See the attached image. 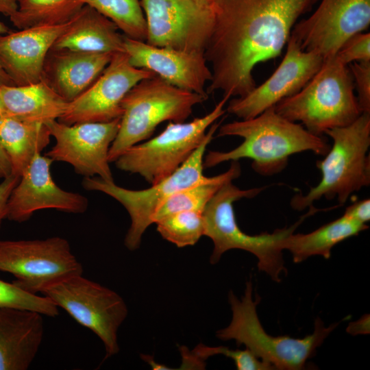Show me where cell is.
Segmentation results:
<instances>
[{
    "label": "cell",
    "mask_w": 370,
    "mask_h": 370,
    "mask_svg": "<svg viewBox=\"0 0 370 370\" xmlns=\"http://www.w3.org/2000/svg\"><path fill=\"white\" fill-rule=\"evenodd\" d=\"M81 1L112 21L125 36L146 41V21L139 0Z\"/></svg>",
    "instance_id": "obj_28"
},
{
    "label": "cell",
    "mask_w": 370,
    "mask_h": 370,
    "mask_svg": "<svg viewBox=\"0 0 370 370\" xmlns=\"http://www.w3.org/2000/svg\"><path fill=\"white\" fill-rule=\"evenodd\" d=\"M207 99L157 75L142 79L121 101L123 114L109 150V162H114L128 148L148 139L161 123L184 122L193 107Z\"/></svg>",
    "instance_id": "obj_7"
},
{
    "label": "cell",
    "mask_w": 370,
    "mask_h": 370,
    "mask_svg": "<svg viewBox=\"0 0 370 370\" xmlns=\"http://www.w3.org/2000/svg\"><path fill=\"white\" fill-rule=\"evenodd\" d=\"M0 97L5 116L29 123L58 120L69 103L42 79L24 86L0 85Z\"/></svg>",
    "instance_id": "obj_23"
},
{
    "label": "cell",
    "mask_w": 370,
    "mask_h": 370,
    "mask_svg": "<svg viewBox=\"0 0 370 370\" xmlns=\"http://www.w3.org/2000/svg\"><path fill=\"white\" fill-rule=\"evenodd\" d=\"M71 21L0 35V64L14 85L31 84L42 79L47 55Z\"/></svg>",
    "instance_id": "obj_19"
},
{
    "label": "cell",
    "mask_w": 370,
    "mask_h": 370,
    "mask_svg": "<svg viewBox=\"0 0 370 370\" xmlns=\"http://www.w3.org/2000/svg\"><path fill=\"white\" fill-rule=\"evenodd\" d=\"M267 186L242 190L232 182L225 184L205 208L204 236L213 242L214 249L210 263H217L227 250L238 249L253 254L258 260V267L275 282H280L282 272L286 273L282 257V242L308 217L322 210L309 207L308 212L289 227L277 229L272 233L264 232L249 235L238 227L233 208V203L243 198H251Z\"/></svg>",
    "instance_id": "obj_3"
},
{
    "label": "cell",
    "mask_w": 370,
    "mask_h": 370,
    "mask_svg": "<svg viewBox=\"0 0 370 370\" xmlns=\"http://www.w3.org/2000/svg\"><path fill=\"white\" fill-rule=\"evenodd\" d=\"M343 215L358 223L367 224L370 220V199L354 202L345 209Z\"/></svg>",
    "instance_id": "obj_35"
},
{
    "label": "cell",
    "mask_w": 370,
    "mask_h": 370,
    "mask_svg": "<svg viewBox=\"0 0 370 370\" xmlns=\"http://www.w3.org/2000/svg\"><path fill=\"white\" fill-rule=\"evenodd\" d=\"M369 314H365L359 320L349 324L347 332L352 335L369 334Z\"/></svg>",
    "instance_id": "obj_36"
},
{
    "label": "cell",
    "mask_w": 370,
    "mask_h": 370,
    "mask_svg": "<svg viewBox=\"0 0 370 370\" xmlns=\"http://www.w3.org/2000/svg\"><path fill=\"white\" fill-rule=\"evenodd\" d=\"M325 134L333 145L325 158L317 162L321 179L306 195L297 194L291 199L295 210H303L322 197H336L343 204L353 193L370 184V112H362L350 125Z\"/></svg>",
    "instance_id": "obj_5"
},
{
    "label": "cell",
    "mask_w": 370,
    "mask_h": 370,
    "mask_svg": "<svg viewBox=\"0 0 370 370\" xmlns=\"http://www.w3.org/2000/svg\"><path fill=\"white\" fill-rule=\"evenodd\" d=\"M193 358L198 362L203 361L210 356L223 354L232 359L238 370H271L273 367L258 358L249 349H231L225 347H208L198 345L190 352Z\"/></svg>",
    "instance_id": "obj_31"
},
{
    "label": "cell",
    "mask_w": 370,
    "mask_h": 370,
    "mask_svg": "<svg viewBox=\"0 0 370 370\" xmlns=\"http://www.w3.org/2000/svg\"><path fill=\"white\" fill-rule=\"evenodd\" d=\"M10 32L9 28L0 22V35ZM0 85H14L10 77L5 73L0 64Z\"/></svg>",
    "instance_id": "obj_39"
},
{
    "label": "cell",
    "mask_w": 370,
    "mask_h": 370,
    "mask_svg": "<svg viewBox=\"0 0 370 370\" xmlns=\"http://www.w3.org/2000/svg\"><path fill=\"white\" fill-rule=\"evenodd\" d=\"M319 1L214 0V25L204 50L212 71L207 93L250 92L254 67L281 54L297 20Z\"/></svg>",
    "instance_id": "obj_1"
},
{
    "label": "cell",
    "mask_w": 370,
    "mask_h": 370,
    "mask_svg": "<svg viewBox=\"0 0 370 370\" xmlns=\"http://www.w3.org/2000/svg\"><path fill=\"white\" fill-rule=\"evenodd\" d=\"M12 174V167L9 158L0 144V180H3Z\"/></svg>",
    "instance_id": "obj_37"
},
{
    "label": "cell",
    "mask_w": 370,
    "mask_h": 370,
    "mask_svg": "<svg viewBox=\"0 0 370 370\" xmlns=\"http://www.w3.org/2000/svg\"><path fill=\"white\" fill-rule=\"evenodd\" d=\"M152 72L132 66L125 52H118L97 79L80 95L69 102L58 120L73 125L109 122L121 118V101L138 82L154 77Z\"/></svg>",
    "instance_id": "obj_14"
},
{
    "label": "cell",
    "mask_w": 370,
    "mask_h": 370,
    "mask_svg": "<svg viewBox=\"0 0 370 370\" xmlns=\"http://www.w3.org/2000/svg\"><path fill=\"white\" fill-rule=\"evenodd\" d=\"M17 6L18 0H0V13L10 18L16 11Z\"/></svg>",
    "instance_id": "obj_38"
},
{
    "label": "cell",
    "mask_w": 370,
    "mask_h": 370,
    "mask_svg": "<svg viewBox=\"0 0 370 370\" xmlns=\"http://www.w3.org/2000/svg\"><path fill=\"white\" fill-rule=\"evenodd\" d=\"M53 161L46 156L36 154L12 190L7 206L6 219L18 223L29 219L43 209L82 214L86 211V197L66 191L53 181L50 167Z\"/></svg>",
    "instance_id": "obj_17"
},
{
    "label": "cell",
    "mask_w": 370,
    "mask_h": 370,
    "mask_svg": "<svg viewBox=\"0 0 370 370\" xmlns=\"http://www.w3.org/2000/svg\"><path fill=\"white\" fill-rule=\"evenodd\" d=\"M84 5L81 0H18L16 11L10 20L18 29L62 25Z\"/></svg>",
    "instance_id": "obj_27"
},
{
    "label": "cell",
    "mask_w": 370,
    "mask_h": 370,
    "mask_svg": "<svg viewBox=\"0 0 370 370\" xmlns=\"http://www.w3.org/2000/svg\"><path fill=\"white\" fill-rule=\"evenodd\" d=\"M117 26L92 8L84 5L73 18L51 50L92 53L124 52L123 38Z\"/></svg>",
    "instance_id": "obj_22"
},
{
    "label": "cell",
    "mask_w": 370,
    "mask_h": 370,
    "mask_svg": "<svg viewBox=\"0 0 370 370\" xmlns=\"http://www.w3.org/2000/svg\"><path fill=\"white\" fill-rule=\"evenodd\" d=\"M229 95L204 116L185 123L169 122L158 136L132 146L114 162L123 171L138 174L154 184L174 173L201 143L208 128L225 112Z\"/></svg>",
    "instance_id": "obj_8"
},
{
    "label": "cell",
    "mask_w": 370,
    "mask_h": 370,
    "mask_svg": "<svg viewBox=\"0 0 370 370\" xmlns=\"http://www.w3.org/2000/svg\"><path fill=\"white\" fill-rule=\"evenodd\" d=\"M44 336L42 314L0 306V370H27Z\"/></svg>",
    "instance_id": "obj_20"
},
{
    "label": "cell",
    "mask_w": 370,
    "mask_h": 370,
    "mask_svg": "<svg viewBox=\"0 0 370 370\" xmlns=\"http://www.w3.org/2000/svg\"><path fill=\"white\" fill-rule=\"evenodd\" d=\"M260 301L258 295L255 301L252 299L251 281L246 283L241 301L230 291L229 301L232 319L227 328L217 331V336L223 341L235 340L237 345L244 344L255 356L271 365L274 369H305L307 360L315 355L317 348L338 325L335 323L325 327L321 319L317 317L313 333L304 338L273 336L265 332L258 319L256 306Z\"/></svg>",
    "instance_id": "obj_6"
},
{
    "label": "cell",
    "mask_w": 370,
    "mask_h": 370,
    "mask_svg": "<svg viewBox=\"0 0 370 370\" xmlns=\"http://www.w3.org/2000/svg\"><path fill=\"white\" fill-rule=\"evenodd\" d=\"M348 67L357 90L359 107L362 112H370V61L354 62Z\"/></svg>",
    "instance_id": "obj_33"
},
{
    "label": "cell",
    "mask_w": 370,
    "mask_h": 370,
    "mask_svg": "<svg viewBox=\"0 0 370 370\" xmlns=\"http://www.w3.org/2000/svg\"><path fill=\"white\" fill-rule=\"evenodd\" d=\"M369 25L370 0H321L311 16L295 23L290 36L303 51L325 59Z\"/></svg>",
    "instance_id": "obj_15"
},
{
    "label": "cell",
    "mask_w": 370,
    "mask_h": 370,
    "mask_svg": "<svg viewBox=\"0 0 370 370\" xmlns=\"http://www.w3.org/2000/svg\"><path fill=\"white\" fill-rule=\"evenodd\" d=\"M123 40L124 52L132 66L148 70L171 85L208 98L205 86L212 79V71L204 52L156 47L125 35Z\"/></svg>",
    "instance_id": "obj_18"
},
{
    "label": "cell",
    "mask_w": 370,
    "mask_h": 370,
    "mask_svg": "<svg viewBox=\"0 0 370 370\" xmlns=\"http://www.w3.org/2000/svg\"><path fill=\"white\" fill-rule=\"evenodd\" d=\"M113 54L69 49L50 50L45 60L42 79L70 102L97 79Z\"/></svg>",
    "instance_id": "obj_21"
},
{
    "label": "cell",
    "mask_w": 370,
    "mask_h": 370,
    "mask_svg": "<svg viewBox=\"0 0 370 370\" xmlns=\"http://www.w3.org/2000/svg\"><path fill=\"white\" fill-rule=\"evenodd\" d=\"M0 271L14 276L23 290L37 294L83 267L69 241L60 236L35 240H0Z\"/></svg>",
    "instance_id": "obj_11"
},
{
    "label": "cell",
    "mask_w": 370,
    "mask_h": 370,
    "mask_svg": "<svg viewBox=\"0 0 370 370\" xmlns=\"http://www.w3.org/2000/svg\"><path fill=\"white\" fill-rule=\"evenodd\" d=\"M21 177L11 174L0 183V229L3 221L6 219L7 206L10 194L18 184Z\"/></svg>",
    "instance_id": "obj_34"
},
{
    "label": "cell",
    "mask_w": 370,
    "mask_h": 370,
    "mask_svg": "<svg viewBox=\"0 0 370 370\" xmlns=\"http://www.w3.org/2000/svg\"><path fill=\"white\" fill-rule=\"evenodd\" d=\"M241 173L238 162L232 161L229 169L225 172L213 177H206L201 182L174 193L156 209L152 216L153 223L178 212L194 210L203 212L219 190L225 184L238 178Z\"/></svg>",
    "instance_id": "obj_26"
},
{
    "label": "cell",
    "mask_w": 370,
    "mask_h": 370,
    "mask_svg": "<svg viewBox=\"0 0 370 370\" xmlns=\"http://www.w3.org/2000/svg\"><path fill=\"white\" fill-rule=\"evenodd\" d=\"M121 118L109 122L67 125L57 120L47 122L56 144L45 156L53 162L70 164L84 177H99L113 182L108 153L120 126Z\"/></svg>",
    "instance_id": "obj_13"
},
{
    "label": "cell",
    "mask_w": 370,
    "mask_h": 370,
    "mask_svg": "<svg viewBox=\"0 0 370 370\" xmlns=\"http://www.w3.org/2000/svg\"><path fill=\"white\" fill-rule=\"evenodd\" d=\"M155 223L162 237L178 247L194 245L205 232L204 217L198 211L175 212Z\"/></svg>",
    "instance_id": "obj_29"
},
{
    "label": "cell",
    "mask_w": 370,
    "mask_h": 370,
    "mask_svg": "<svg viewBox=\"0 0 370 370\" xmlns=\"http://www.w3.org/2000/svg\"><path fill=\"white\" fill-rule=\"evenodd\" d=\"M0 306L25 309L42 315L56 317L58 307L47 297L27 292L15 285L0 280Z\"/></svg>",
    "instance_id": "obj_30"
},
{
    "label": "cell",
    "mask_w": 370,
    "mask_h": 370,
    "mask_svg": "<svg viewBox=\"0 0 370 370\" xmlns=\"http://www.w3.org/2000/svg\"><path fill=\"white\" fill-rule=\"evenodd\" d=\"M348 66L354 62L370 61V34L357 33L347 38L335 54Z\"/></svg>",
    "instance_id": "obj_32"
},
{
    "label": "cell",
    "mask_w": 370,
    "mask_h": 370,
    "mask_svg": "<svg viewBox=\"0 0 370 370\" xmlns=\"http://www.w3.org/2000/svg\"><path fill=\"white\" fill-rule=\"evenodd\" d=\"M218 129L219 136H236L243 141L228 151H209L204 160L206 168L249 158L256 173L272 175L285 169L293 154L311 151L325 156L330 148L323 136L312 134L301 124L282 117L274 106L254 118L234 121Z\"/></svg>",
    "instance_id": "obj_2"
},
{
    "label": "cell",
    "mask_w": 370,
    "mask_h": 370,
    "mask_svg": "<svg viewBox=\"0 0 370 370\" xmlns=\"http://www.w3.org/2000/svg\"><path fill=\"white\" fill-rule=\"evenodd\" d=\"M51 136L46 124L0 118V144L9 158L12 174L21 177L34 156L49 144Z\"/></svg>",
    "instance_id": "obj_24"
},
{
    "label": "cell",
    "mask_w": 370,
    "mask_h": 370,
    "mask_svg": "<svg viewBox=\"0 0 370 370\" xmlns=\"http://www.w3.org/2000/svg\"><path fill=\"white\" fill-rule=\"evenodd\" d=\"M343 214L337 219L308 234H290L282 242V249L288 250L294 262L299 263L310 256L320 255L328 259L331 249L338 243L368 228Z\"/></svg>",
    "instance_id": "obj_25"
},
{
    "label": "cell",
    "mask_w": 370,
    "mask_h": 370,
    "mask_svg": "<svg viewBox=\"0 0 370 370\" xmlns=\"http://www.w3.org/2000/svg\"><path fill=\"white\" fill-rule=\"evenodd\" d=\"M5 116V112L3 106V103L0 97V118Z\"/></svg>",
    "instance_id": "obj_41"
},
{
    "label": "cell",
    "mask_w": 370,
    "mask_h": 370,
    "mask_svg": "<svg viewBox=\"0 0 370 370\" xmlns=\"http://www.w3.org/2000/svg\"><path fill=\"white\" fill-rule=\"evenodd\" d=\"M199 4L202 5L212 7L214 0H193Z\"/></svg>",
    "instance_id": "obj_40"
},
{
    "label": "cell",
    "mask_w": 370,
    "mask_h": 370,
    "mask_svg": "<svg viewBox=\"0 0 370 370\" xmlns=\"http://www.w3.org/2000/svg\"><path fill=\"white\" fill-rule=\"evenodd\" d=\"M146 42L156 47L204 52L214 25L212 7L193 0H139Z\"/></svg>",
    "instance_id": "obj_12"
},
{
    "label": "cell",
    "mask_w": 370,
    "mask_h": 370,
    "mask_svg": "<svg viewBox=\"0 0 370 370\" xmlns=\"http://www.w3.org/2000/svg\"><path fill=\"white\" fill-rule=\"evenodd\" d=\"M348 66L336 55L325 59L318 72L297 93L274 106L275 112L293 121H300L312 134L350 125L362 113L355 96Z\"/></svg>",
    "instance_id": "obj_4"
},
{
    "label": "cell",
    "mask_w": 370,
    "mask_h": 370,
    "mask_svg": "<svg viewBox=\"0 0 370 370\" xmlns=\"http://www.w3.org/2000/svg\"><path fill=\"white\" fill-rule=\"evenodd\" d=\"M40 293L101 339L105 359L119 352L117 332L128 310L116 292L79 274L51 284Z\"/></svg>",
    "instance_id": "obj_10"
},
{
    "label": "cell",
    "mask_w": 370,
    "mask_h": 370,
    "mask_svg": "<svg viewBox=\"0 0 370 370\" xmlns=\"http://www.w3.org/2000/svg\"><path fill=\"white\" fill-rule=\"evenodd\" d=\"M219 125L214 122L209 127L201 143L174 173L146 189H127L114 181L107 182L96 176L84 177L82 186L85 189L110 196L128 212L131 224L124 240L128 249L139 247L144 232L153 223V213L163 201L174 193L206 178L203 173L205 151Z\"/></svg>",
    "instance_id": "obj_9"
},
{
    "label": "cell",
    "mask_w": 370,
    "mask_h": 370,
    "mask_svg": "<svg viewBox=\"0 0 370 370\" xmlns=\"http://www.w3.org/2000/svg\"><path fill=\"white\" fill-rule=\"evenodd\" d=\"M285 56L275 72L263 84L242 97L232 99L227 111L241 119L254 118L282 99L299 92L318 72L324 58L303 51L291 36Z\"/></svg>",
    "instance_id": "obj_16"
}]
</instances>
